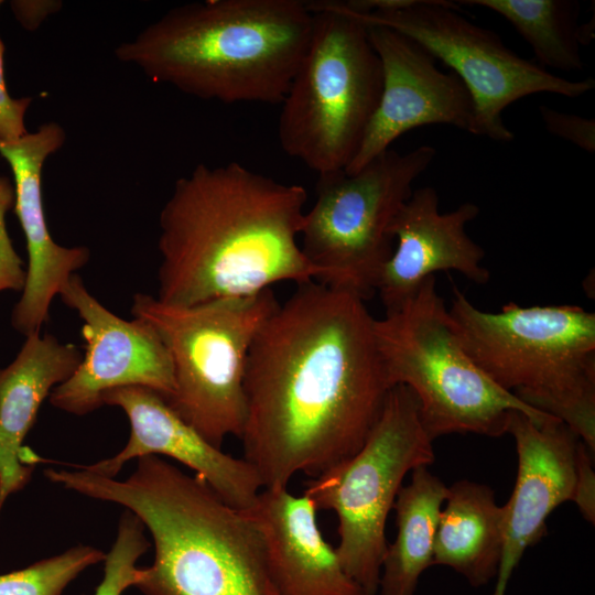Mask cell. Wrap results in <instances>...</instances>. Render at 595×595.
I'll return each instance as SVG.
<instances>
[{
  "mask_svg": "<svg viewBox=\"0 0 595 595\" xmlns=\"http://www.w3.org/2000/svg\"><path fill=\"white\" fill-rule=\"evenodd\" d=\"M375 318L359 296L321 282L298 290L262 324L244 378L242 458L262 488L315 477L365 443L391 389Z\"/></svg>",
  "mask_w": 595,
  "mask_h": 595,
  "instance_id": "obj_1",
  "label": "cell"
},
{
  "mask_svg": "<svg viewBox=\"0 0 595 595\" xmlns=\"http://www.w3.org/2000/svg\"><path fill=\"white\" fill-rule=\"evenodd\" d=\"M313 14L307 50L283 99L282 150L318 175L345 170L377 109L382 68L368 28L343 1H305Z\"/></svg>",
  "mask_w": 595,
  "mask_h": 595,
  "instance_id": "obj_6",
  "label": "cell"
},
{
  "mask_svg": "<svg viewBox=\"0 0 595 595\" xmlns=\"http://www.w3.org/2000/svg\"><path fill=\"white\" fill-rule=\"evenodd\" d=\"M447 486L428 466L411 472L392 509L397 534L387 545L379 589L381 595H414L422 573L433 565L434 544Z\"/></svg>",
  "mask_w": 595,
  "mask_h": 595,
  "instance_id": "obj_21",
  "label": "cell"
},
{
  "mask_svg": "<svg viewBox=\"0 0 595 595\" xmlns=\"http://www.w3.org/2000/svg\"><path fill=\"white\" fill-rule=\"evenodd\" d=\"M14 205V187L8 177L0 176V292H22L26 269L9 237L6 215Z\"/></svg>",
  "mask_w": 595,
  "mask_h": 595,
  "instance_id": "obj_25",
  "label": "cell"
},
{
  "mask_svg": "<svg viewBox=\"0 0 595 595\" xmlns=\"http://www.w3.org/2000/svg\"><path fill=\"white\" fill-rule=\"evenodd\" d=\"M306 199L303 186L238 162L196 165L160 212L156 298L191 306L317 281L298 242Z\"/></svg>",
  "mask_w": 595,
  "mask_h": 595,
  "instance_id": "obj_2",
  "label": "cell"
},
{
  "mask_svg": "<svg viewBox=\"0 0 595 595\" xmlns=\"http://www.w3.org/2000/svg\"><path fill=\"white\" fill-rule=\"evenodd\" d=\"M60 1L14 0L10 8L19 23L29 31L36 30L52 13L61 8Z\"/></svg>",
  "mask_w": 595,
  "mask_h": 595,
  "instance_id": "obj_29",
  "label": "cell"
},
{
  "mask_svg": "<svg viewBox=\"0 0 595 595\" xmlns=\"http://www.w3.org/2000/svg\"><path fill=\"white\" fill-rule=\"evenodd\" d=\"M346 9L367 26H385L412 39L448 66L473 101L469 133L510 142L515 133L502 113L534 94L581 97L595 88L591 77L572 80L519 56L491 30L467 20L445 0H354Z\"/></svg>",
  "mask_w": 595,
  "mask_h": 595,
  "instance_id": "obj_11",
  "label": "cell"
},
{
  "mask_svg": "<svg viewBox=\"0 0 595 595\" xmlns=\"http://www.w3.org/2000/svg\"><path fill=\"white\" fill-rule=\"evenodd\" d=\"M141 520L126 510L118 523L117 536L104 561V577L95 591V595H122L134 586L139 559L148 551L149 540Z\"/></svg>",
  "mask_w": 595,
  "mask_h": 595,
  "instance_id": "obj_24",
  "label": "cell"
},
{
  "mask_svg": "<svg viewBox=\"0 0 595 595\" xmlns=\"http://www.w3.org/2000/svg\"><path fill=\"white\" fill-rule=\"evenodd\" d=\"M439 202L434 187L413 190L392 220L390 234L397 244L376 286L386 314L398 311L440 271H457L480 284L489 280L482 264L485 251L465 229L479 207L466 202L440 213Z\"/></svg>",
  "mask_w": 595,
  "mask_h": 595,
  "instance_id": "obj_17",
  "label": "cell"
},
{
  "mask_svg": "<svg viewBox=\"0 0 595 595\" xmlns=\"http://www.w3.org/2000/svg\"><path fill=\"white\" fill-rule=\"evenodd\" d=\"M65 139L64 129L52 121L14 142L0 144V154L13 173L14 213L26 240L25 284L11 313L12 327L24 336L41 332L50 321L53 299L90 258L87 247L55 242L45 219L42 170Z\"/></svg>",
  "mask_w": 595,
  "mask_h": 595,
  "instance_id": "obj_15",
  "label": "cell"
},
{
  "mask_svg": "<svg viewBox=\"0 0 595 595\" xmlns=\"http://www.w3.org/2000/svg\"><path fill=\"white\" fill-rule=\"evenodd\" d=\"M433 441L421 423L412 391L392 387L363 446L307 482L303 491L316 510L338 520L335 548L346 573L368 595L379 589L388 545L386 522L408 473L434 462Z\"/></svg>",
  "mask_w": 595,
  "mask_h": 595,
  "instance_id": "obj_9",
  "label": "cell"
},
{
  "mask_svg": "<svg viewBox=\"0 0 595 595\" xmlns=\"http://www.w3.org/2000/svg\"><path fill=\"white\" fill-rule=\"evenodd\" d=\"M1 3H2V1H0V7H1Z\"/></svg>",
  "mask_w": 595,
  "mask_h": 595,
  "instance_id": "obj_30",
  "label": "cell"
},
{
  "mask_svg": "<svg viewBox=\"0 0 595 595\" xmlns=\"http://www.w3.org/2000/svg\"><path fill=\"white\" fill-rule=\"evenodd\" d=\"M313 14L300 0L177 6L115 50L150 80L224 104H281L307 50Z\"/></svg>",
  "mask_w": 595,
  "mask_h": 595,
  "instance_id": "obj_4",
  "label": "cell"
},
{
  "mask_svg": "<svg viewBox=\"0 0 595 595\" xmlns=\"http://www.w3.org/2000/svg\"><path fill=\"white\" fill-rule=\"evenodd\" d=\"M106 553L75 545L24 569L0 574V595H62L85 570L104 563Z\"/></svg>",
  "mask_w": 595,
  "mask_h": 595,
  "instance_id": "obj_23",
  "label": "cell"
},
{
  "mask_svg": "<svg viewBox=\"0 0 595 595\" xmlns=\"http://www.w3.org/2000/svg\"><path fill=\"white\" fill-rule=\"evenodd\" d=\"M505 18L531 46L538 65L561 72L584 68L577 23L581 4L575 0H462Z\"/></svg>",
  "mask_w": 595,
  "mask_h": 595,
  "instance_id": "obj_22",
  "label": "cell"
},
{
  "mask_svg": "<svg viewBox=\"0 0 595 595\" xmlns=\"http://www.w3.org/2000/svg\"><path fill=\"white\" fill-rule=\"evenodd\" d=\"M436 530L433 565H444L475 586L496 578L504 542V507L494 490L463 479L447 487Z\"/></svg>",
  "mask_w": 595,
  "mask_h": 595,
  "instance_id": "obj_20",
  "label": "cell"
},
{
  "mask_svg": "<svg viewBox=\"0 0 595 595\" xmlns=\"http://www.w3.org/2000/svg\"><path fill=\"white\" fill-rule=\"evenodd\" d=\"M511 434L518 456L517 478L504 507V542L493 595H505L509 578L524 551L547 532V519L561 504L572 501L580 436L551 416L537 421L511 413Z\"/></svg>",
  "mask_w": 595,
  "mask_h": 595,
  "instance_id": "obj_16",
  "label": "cell"
},
{
  "mask_svg": "<svg viewBox=\"0 0 595 595\" xmlns=\"http://www.w3.org/2000/svg\"><path fill=\"white\" fill-rule=\"evenodd\" d=\"M63 303L77 312L83 325L85 354L75 372L53 389V407L85 415L102 407L105 392L141 386L169 399L175 390L167 348L145 321L117 316L105 307L74 273L60 292Z\"/></svg>",
  "mask_w": 595,
  "mask_h": 595,
  "instance_id": "obj_12",
  "label": "cell"
},
{
  "mask_svg": "<svg viewBox=\"0 0 595 595\" xmlns=\"http://www.w3.org/2000/svg\"><path fill=\"white\" fill-rule=\"evenodd\" d=\"M464 349L499 387L567 424L595 451V314L577 305L476 307L454 286Z\"/></svg>",
  "mask_w": 595,
  "mask_h": 595,
  "instance_id": "obj_5",
  "label": "cell"
},
{
  "mask_svg": "<svg viewBox=\"0 0 595 595\" xmlns=\"http://www.w3.org/2000/svg\"><path fill=\"white\" fill-rule=\"evenodd\" d=\"M102 405L120 408L130 423L123 448L86 469L116 477L123 465L147 455H163L190 467L226 504L245 510L262 489L253 467L207 442L186 423L159 392L141 386L111 389L101 397Z\"/></svg>",
  "mask_w": 595,
  "mask_h": 595,
  "instance_id": "obj_14",
  "label": "cell"
},
{
  "mask_svg": "<svg viewBox=\"0 0 595 595\" xmlns=\"http://www.w3.org/2000/svg\"><path fill=\"white\" fill-rule=\"evenodd\" d=\"M572 501L586 521L595 522L594 452L581 440L576 452V478Z\"/></svg>",
  "mask_w": 595,
  "mask_h": 595,
  "instance_id": "obj_28",
  "label": "cell"
},
{
  "mask_svg": "<svg viewBox=\"0 0 595 595\" xmlns=\"http://www.w3.org/2000/svg\"><path fill=\"white\" fill-rule=\"evenodd\" d=\"M382 68L377 109L346 173H356L403 133L428 125L469 132L473 101L454 73H444L419 43L385 26H367Z\"/></svg>",
  "mask_w": 595,
  "mask_h": 595,
  "instance_id": "obj_13",
  "label": "cell"
},
{
  "mask_svg": "<svg viewBox=\"0 0 595 595\" xmlns=\"http://www.w3.org/2000/svg\"><path fill=\"white\" fill-rule=\"evenodd\" d=\"M539 115L545 130L581 150L595 152V120L556 110L547 105L539 106Z\"/></svg>",
  "mask_w": 595,
  "mask_h": 595,
  "instance_id": "obj_26",
  "label": "cell"
},
{
  "mask_svg": "<svg viewBox=\"0 0 595 595\" xmlns=\"http://www.w3.org/2000/svg\"><path fill=\"white\" fill-rule=\"evenodd\" d=\"M83 359L78 346L41 332L25 336L15 358L0 369V513L30 482L37 456L23 446L43 401Z\"/></svg>",
  "mask_w": 595,
  "mask_h": 595,
  "instance_id": "obj_19",
  "label": "cell"
},
{
  "mask_svg": "<svg viewBox=\"0 0 595 595\" xmlns=\"http://www.w3.org/2000/svg\"><path fill=\"white\" fill-rule=\"evenodd\" d=\"M435 155L432 145L407 153L388 149L356 173L318 175L316 201L305 212L300 235L317 282L364 301L376 292L393 250L392 220Z\"/></svg>",
  "mask_w": 595,
  "mask_h": 595,
  "instance_id": "obj_10",
  "label": "cell"
},
{
  "mask_svg": "<svg viewBox=\"0 0 595 595\" xmlns=\"http://www.w3.org/2000/svg\"><path fill=\"white\" fill-rule=\"evenodd\" d=\"M4 45L0 37V144L14 142L28 133L25 113L32 98L10 96L4 76Z\"/></svg>",
  "mask_w": 595,
  "mask_h": 595,
  "instance_id": "obj_27",
  "label": "cell"
},
{
  "mask_svg": "<svg viewBox=\"0 0 595 595\" xmlns=\"http://www.w3.org/2000/svg\"><path fill=\"white\" fill-rule=\"evenodd\" d=\"M374 333L389 386L412 391L432 441L453 433L505 435L515 411L537 421L552 416L499 387L470 358L435 275L398 311L375 318Z\"/></svg>",
  "mask_w": 595,
  "mask_h": 595,
  "instance_id": "obj_7",
  "label": "cell"
},
{
  "mask_svg": "<svg viewBox=\"0 0 595 595\" xmlns=\"http://www.w3.org/2000/svg\"><path fill=\"white\" fill-rule=\"evenodd\" d=\"M279 302L272 289L191 306L137 293L131 314L149 323L170 354L175 390L170 407L212 445L239 437L250 346Z\"/></svg>",
  "mask_w": 595,
  "mask_h": 595,
  "instance_id": "obj_8",
  "label": "cell"
},
{
  "mask_svg": "<svg viewBox=\"0 0 595 595\" xmlns=\"http://www.w3.org/2000/svg\"><path fill=\"white\" fill-rule=\"evenodd\" d=\"M244 511L258 528L279 595H368L324 539L306 495L295 496L288 487L262 488Z\"/></svg>",
  "mask_w": 595,
  "mask_h": 595,
  "instance_id": "obj_18",
  "label": "cell"
},
{
  "mask_svg": "<svg viewBox=\"0 0 595 595\" xmlns=\"http://www.w3.org/2000/svg\"><path fill=\"white\" fill-rule=\"evenodd\" d=\"M50 478L141 520L154 548L133 586L143 595H279L253 520L161 456L138 458L126 479L79 465L55 468Z\"/></svg>",
  "mask_w": 595,
  "mask_h": 595,
  "instance_id": "obj_3",
  "label": "cell"
}]
</instances>
